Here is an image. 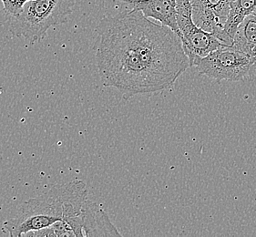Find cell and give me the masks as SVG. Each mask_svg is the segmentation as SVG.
<instances>
[{
    "instance_id": "277c9868",
    "label": "cell",
    "mask_w": 256,
    "mask_h": 237,
    "mask_svg": "<svg viewBox=\"0 0 256 237\" xmlns=\"http://www.w3.org/2000/svg\"><path fill=\"white\" fill-rule=\"evenodd\" d=\"M176 20L180 38L185 54L189 58L190 68L196 67L200 58L206 57L220 46H226L214 34L204 30L195 24L190 0H177Z\"/></svg>"
},
{
    "instance_id": "6da1fadb",
    "label": "cell",
    "mask_w": 256,
    "mask_h": 237,
    "mask_svg": "<svg viewBox=\"0 0 256 237\" xmlns=\"http://www.w3.org/2000/svg\"><path fill=\"white\" fill-rule=\"evenodd\" d=\"M95 60L103 86L126 100L169 90L190 68L174 31L134 8L100 20Z\"/></svg>"
},
{
    "instance_id": "3957f363",
    "label": "cell",
    "mask_w": 256,
    "mask_h": 237,
    "mask_svg": "<svg viewBox=\"0 0 256 237\" xmlns=\"http://www.w3.org/2000/svg\"><path fill=\"white\" fill-rule=\"evenodd\" d=\"M76 0H28L20 13L8 18V30L30 43L45 38L52 26L65 23Z\"/></svg>"
},
{
    "instance_id": "7c38bea8",
    "label": "cell",
    "mask_w": 256,
    "mask_h": 237,
    "mask_svg": "<svg viewBox=\"0 0 256 237\" xmlns=\"http://www.w3.org/2000/svg\"><path fill=\"white\" fill-rule=\"evenodd\" d=\"M251 70H250V75H249V80H256V55L252 57Z\"/></svg>"
},
{
    "instance_id": "8992f818",
    "label": "cell",
    "mask_w": 256,
    "mask_h": 237,
    "mask_svg": "<svg viewBox=\"0 0 256 237\" xmlns=\"http://www.w3.org/2000/svg\"><path fill=\"white\" fill-rule=\"evenodd\" d=\"M234 0H190L192 18L197 26L214 34L220 33Z\"/></svg>"
},
{
    "instance_id": "7a4b0ae2",
    "label": "cell",
    "mask_w": 256,
    "mask_h": 237,
    "mask_svg": "<svg viewBox=\"0 0 256 237\" xmlns=\"http://www.w3.org/2000/svg\"><path fill=\"white\" fill-rule=\"evenodd\" d=\"M66 194L65 184L26 200L18 207L15 216L3 224L2 232L10 237L24 236L62 221Z\"/></svg>"
},
{
    "instance_id": "52a82bcc",
    "label": "cell",
    "mask_w": 256,
    "mask_h": 237,
    "mask_svg": "<svg viewBox=\"0 0 256 237\" xmlns=\"http://www.w3.org/2000/svg\"><path fill=\"white\" fill-rule=\"evenodd\" d=\"M122 2L140 11L146 18L159 21L168 26L180 36V30L176 20L177 0H114Z\"/></svg>"
},
{
    "instance_id": "8fae6325",
    "label": "cell",
    "mask_w": 256,
    "mask_h": 237,
    "mask_svg": "<svg viewBox=\"0 0 256 237\" xmlns=\"http://www.w3.org/2000/svg\"><path fill=\"white\" fill-rule=\"evenodd\" d=\"M4 11L8 18L16 16L20 13L28 0H1Z\"/></svg>"
},
{
    "instance_id": "5b68a950",
    "label": "cell",
    "mask_w": 256,
    "mask_h": 237,
    "mask_svg": "<svg viewBox=\"0 0 256 237\" xmlns=\"http://www.w3.org/2000/svg\"><path fill=\"white\" fill-rule=\"evenodd\" d=\"M252 57L230 46H222L200 58L196 68L200 75L220 82L249 80Z\"/></svg>"
},
{
    "instance_id": "30bf717a",
    "label": "cell",
    "mask_w": 256,
    "mask_h": 237,
    "mask_svg": "<svg viewBox=\"0 0 256 237\" xmlns=\"http://www.w3.org/2000/svg\"><path fill=\"white\" fill-rule=\"evenodd\" d=\"M246 52L251 57L256 55V13L247 16L238 26L232 46Z\"/></svg>"
},
{
    "instance_id": "9c48e42d",
    "label": "cell",
    "mask_w": 256,
    "mask_h": 237,
    "mask_svg": "<svg viewBox=\"0 0 256 237\" xmlns=\"http://www.w3.org/2000/svg\"><path fill=\"white\" fill-rule=\"evenodd\" d=\"M256 10V0H234L230 6V13L224 28L217 38L226 46H232L238 26L247 16Z\"/></svg>"
},
{
    "instance_id": "ba28073f",
    "label": "cell",
    "mask_w": 256,
    "mask_h": 237,
    "mask_svg": "<svg viewBox=\"0 0 256 237\" xmlns=\"http://www.w3.org/2000/svg\"><path fill=\"white\" fill-rule=\"evenodd\" d=\"M84 236H122L102 207L86 200L82 209Z\"/></svg>"
}]
</instances>
